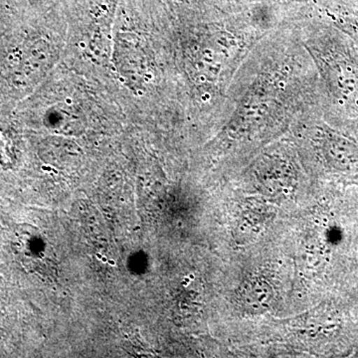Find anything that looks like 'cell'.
Returning a JSON list of instances; mask_svg holds the SVG:
<instances>
[{
	"mask_svg": "<svg viewBox=\"0 0 358 358\" xmlns=\"http://www.w3.org/2000/svg\"><path fill=\"white\" fill-rule=\"evenodd\" d=\"M331 22L352 40L358 51V10H341L334 13Z\"/></svg>",
	"mask_w": 358,
	"mask_h": 358,
	"instance_id": "obj_2",
	"label": "cell"
},
{
	"mask_svg": "<svg viewBox=\"0 0 358 358\" xmlns=\"http://www.w3.org/2000/svg\"><path fill=\"white\" fill-rule=\"evenodd\" d=\"M319 79L320 110L329 121L358 127V51L352 40L329 23L305 36Z\"/></svg>",
	"mask_w": 358,
	"mask_h": 358,
	"instance_id": "obj_1",
	"label": "cell"
}]
</instances>
